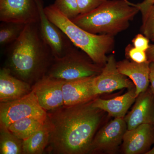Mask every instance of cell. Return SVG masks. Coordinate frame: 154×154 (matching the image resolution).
<instances>
[{"instance_id":"cell-1","label":"cell","mask_w":154,"mask_h":154,"mask_svg":"<svg viewBox=\"0 0 154 154\" xmlns=\"http://www.w3.org/2000/svg\"><path fill=\"white\" fill-rule=\"evenodd\" d=\"M92 101L71 107L63 106L47 113L45 122L49 131L50 152L89 153L104 111L94 107Z\"/></svg>"},{"instance_id":"cell-2","label":"cell","mask_w":154,"mask_h":154,"mask_svg":"<svg viewBox=\"0 0 154 154\" xmlns=\"http://www.w3.org/2000/svg\"><path fill=\"white\" fill-rule=\"evenodd\" d=\"M54 58L40 36L38 23H30L25 25L19 38L11 44L7 67L14 76L30 84L46 75Z\"/></svg>"},{"instance_id":"cell-3","label":"cell","mask_w":154,"mask_h":154,"mask_svg":"<svg viewBox=\"0 0 154 154\" xmlns=\"http://www.w3.org/2000/svg\"><path fill=\"white\" fill-rule=\"evenodd\" d=\"M139 12L135 4L127 0H107L72 21L90 33L114 36L126 30Z\"/></svg>"},{"instance_id":"cell-4","label":"cell","mask_w":154,"mask_h":154,"mask_svg":"<svg viewBox=\"0 0 154 154\" xmlns=\"http://www.w3.org/2000/svg\"><path fill=\"white\" fill-rule=\"evenodd\" d=\"M49 20L63 31L75 47L87 54L95 63L104 66L107 55L115 45L114 36L90 33L75 24L52 5L44 8Z\"/></svg>"},{"instance_id":"cell-5","label":"cell","mask_w":154,"mask_h":154,"mask_svg":"<svg viewBox=\"0 0 154 154\" xmlns=\"http://www.w3.org/2000/svg\"><path fill=\"white\" fill-rule=\"evenodd\" d=\"M103 67L95 63L87 54L74 45L63 56L54 58L46 75L70 81L96 76L101 72Z\"/></svg>"},{"instance_id":"cell-6","label":"cell","mask_w":154,"mask_h":154,"mask_svg":"<svg viewBox=\"0 0 154 154\" xmlns=\"http://www.w3.org/2000/svg\"><path fill=\"white\" fill-rule=\"evenodd\" d=\"M47 112L38 103L33 90L20 99L0 104V124L8 128L15 122L26 117L46 120Z\"/></svg>"},{"instance_id":"cell-7","label":"cell","mask_w":154,"mask_h":154,"mask_svg":"<svg viewBox=\"0 0 154 154\" xmlns=\"http://www.w3.org/2000/svg\"><path fill=\"white\" fill-rule=\"evenodd\" d=\"M39 13L38 31L42 40L49 47L54 57H60L74 46L60 28L46 16L41 0H36Z\"/></svg>"},{"instance_id":"cell-8","label":"cell","mask_w":154,"mask_h":154,"mask_svg":"<svg viewBox=\"0 0 154 154\" xmlns=\"http://www.w3.org/2000/svg\"><path fill=\"white\" fill-rule=\"evenodd\" d=\"M127 125L124 118H114L95 135L89 153L115 152L123 141Z\"/></svg>"},{"instance_id":"cell-9","label":"cell","mask_w":154,"mask_h":154,"mask_svg":"<svg viewBox=\"0 0 154 154\" xmlns=\"http://www.w3.org/2000/svg\"><path fill=\"white\" fill-rule=\"evenodd\" d=\"M0 21L25 25L38 23L36 0H0Z\"/></svg>"},{"instance_id":"cell-10","label":"cell","mask_w":154,"mask_h":154,"mask_svg":"<svg viewBox=\"0 0 154 154\" xmlns=\"http://www.w3.org/2000/svg\"><path fill=\"white\" fill-rule=\"evenodd\" d=\"M135 87L125 75L119 71L115 56L108 57L107 62L101 72L95 77L94 82V92L96 96L104 93H111L123 88Z\"/></svg>"},{"instance_id":"cell-11","label":"cell","mask_w":154,"mask_h":154,"mask_svg":"<svg viewBox=\"0 0 154 154\" xmlns=\"http://www.w3.org/2000/svg\"><path fill=\"white\" fill-rule=\"evenodd\" d=\"M65 82L45 75L33 85L32 90L39 105L46 112L63 107V86Z\"/></svg>"},{"instance_id":"cell-12","label":"cell","mask_w":154,"mask_h":154,"mask_svg":"<svg viewBox=\"0 0 154 154\" xmlns=\"http://www.w3.org/2000/svg\"><path fill=\"white\" fill-rule=\"evenodd\" d=\"M122 150L125 154H146L154 145L153 124H143L125 134Z\"/></svg>"},{"instance_id":"cell-13","label":"cell","mask_w":154,"mask_h":154,"mask_svg":"<svg viewBox=\"0 0 154 154\" xmlns=\"http://www.w3.org/2000/svg\"><path fill=\"white\" fill-rule=\"evenodd\" d=\"M96 76L65 81L63 86V106L71 107L94 100L96 96L94 89Z\"/></svg>"},{"instance_id":"cell-14","label":"cell","mask_w":154,"mask_h":154,"mask_svg":"<svg viewBox=\"0 0 154 154\" xmlns=\"http://www.w3.org/2000/svg\"><path fill=\"white\" fill-rule=\"evenodd\" d=\"M124 119L128 130L143 124H154V94L150 88L137 96L132 109Z\"/></svg>"},{"instance_id":"cell-15","label":"cell","mask_w":154,"mask_h":154,"mask_svg":"<svg viewBox=\"0 0 154 154\" xmlns=\"http://www.w3.org/2000/svg\"><path fill=\"white\" fill-rule=\"evenodd\" d=\"M32 91L29 83L14 76L8 67L0 71V102L20 99Z\"/></svg>"},{"instance_id":"cell-16","label":"cell","mask_w":154,"mask_h":154,"mask_svg":"<svg viewBox=\"0 0 154 154\" xmlns=\"http://www.w3.org/2000/svg\"><path fill=\"white\" fill-rule=\"evenodd\" d=\"M150 63L148 60L142 63L128 60L117 62L119 71L129 78L134 84L137 96L149 88Z\"/></svg>"},{"instance_id":"cell-17","label":"cell","mask_w":154,"mask_h":154,"mask_svg":"<svg viewBox=\"0 0 154 154\" xmlns=\"http://www.w3.org/2000/svg\"><path fill=\"white\" fill-rule=\"evenodd\" d=\"M137 97L134 87L128 89L127 92L121 96L110 99L97 98L93 100L92 102L94 107L107 112L113 118H124Z\"/></svg>"},{"instance_id":"cell-18","label":"cell","mask_w":154,"mask_h":154,"mask_svg":"<svg viewBox=\"0 0 154 154\" xmlns=\"http://www.w3.org/2000/svg\"><path fill=\"white\" fill-rule=\"evenodd\" d=\"M49 139V129L45 122L41 128L28 138L22 140L23 154L43 153L48 145Z\"/></svg>"},{"instance_id":"cell-19","label":"cell","mask_w":154,"mask_h":154,"mask_svg":"<svg viewBox=\"0 0 154 154\" xmlns=\"http://www.w3.org/2000/svg\"><path fill=\"white\" fill-rule=\"evenodd\" d=\"M45 121L46 120L34 117H26L11 123L8 128L14 135L23 140L41 128Z\"/></svg>"},{"instance_id":"cell-20","label":"cell","mask_w":154,"mask_h":154,"mask_svg":"<svg viewBox=\"0 0 154 154\" xmlns=\"http://www.w3.org/2000/svg\"><path fill=\"white\" fill-rule=\"evenodd\" d=\"M0 154H23L22 140L2 124H0Z\"/></svg>"},{"instance_id":"cell-21","label":"cell","mask_w":154,"mask_h":154,"mask_svg":"<svg viewBox=\"0 0 154 154\" xmlns=\"http://www.w3.org/2000/svg\"><path fill=\"white\" fill-rule=\"evenodd\" d=\"M25 24L2 22L0 27L1 45L12 44L19 38L25 28Z\"/></svg>"},{"instance_id":"cell-22","label":"cell","mask_w":154,"mask_h":154,"mask_svg":"<svg viewBox=\"0 0 154 154\" xmlns=\"http://www.w3.org/2000/svg\"><path fill=\"white\" fill-rule=\"evenodd\" d=\"M53 5L71 20L80 14L77 0H56Z\"/></svg>"},{"instance_id":"cell-23","label":"cell","mask_w":154,"mask_h":154,"mask_svg":"<svg viewBox=\"0 0 154 154\" xmlns=\"http://www.w3.org/2000/svg\"><path fill=\"white\" fill-rule=\"evenodd\" d=\"M142 23L141 28L143 35L149 40L154 41V5L150 9Z\"/></svg>"},{"instance_id":"cell-24","label":"cell","mask_w":154,"mask_h":154,"mask_svg":"<svg viewBox=\"0 0 154 154\" xmlns=\"http://www.w3.org/2000/svg\"><path fill=\"white\" fill-rule=\"evenodd\" d=\"M126 56L131 60L138 63H142L148 61L146 51L136 48L129 45L125 49Z\"/></svg>"},{"instance_id":"cell-25","label":"cell","mask_w":154,"mask_h":154,"mask_svg":"<svg viewBox=\"0 0 154 154\" xmlns=\"http://www.w3.org/2000/svg\"><path fill=\"white\" fill-rule=\"evenodd\" d=\"M107 0H77L80 14H87L95 10Z\"/></svg>"},{"instance_id":"cell-26","label":"cell","mask_w":154,"mask_h":154,"mask_svg":"<svg viewBox=\"0 0 154 154\" xmlns=\"http://www.w3.org/2000/svg\"><path fill=\"white\" fill-rule=\"evenodd\" d=\"M132 45L137 49L146 51L150 46L149 39L143 34L139 33L132 39Z\"/></svg>"},{"instance_id":"cell-27","label":"cell","mask_w":154,"mask_h":154,"mask_svg":"<svg viewBox=\"0 0 154 154\" xmlns=\"http://www.w3.org/2000/svg\"><path fill=\"white\" fill-rule=\"evenodd\" d=\"M135 5L138 8L140 12L141 13L142 22H143L145 19L150 9L154 5V0H144L141 3Z\"/></svg>"},{"instance_id":"cell-28","label":"cell","mask_w":154,"mask_h":154,"mask_svg":"<svg viewBox=\"0 0 154 154\" xmlns=\"http://www.w3.org/2000/svg\"><path fill=\"white\" fill-rule=\"evenodd\" d=\"M149 82L151 84L150 88L154 94V62L150 63Z\"/></svg>"},{"instance_id":"cell-29","label":"cell","mask_w":154,"mask_h":154,"mask_svg":"<svg viewBox=\"0 0 154 154\" xmlns=\"http://www.w3.org/2000/svg\"><path fill=\"white\" fill-rule=\"evenodd\" d=\"M146 53L148 60L149 62H154V44L150 45Z\"/></svg>"},{"instance_id":"cell-30","label":"cell","mask_w":154,"mask_h":154,"mask_svg":"<svg viewBox=\"0 0 154 154\" xmlns=\"http://www.w3.org/2000/svg\"><path fill=\"white\" fill-rule=\"evenodd\" d=\"M153 125L154 127V122ZM146 154H154V146Z\"/></svg>"}]
</instances>
